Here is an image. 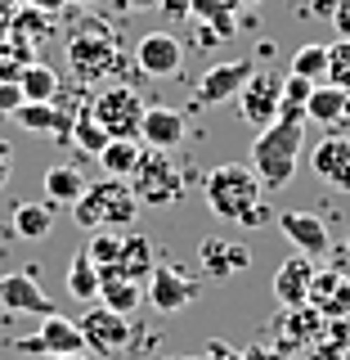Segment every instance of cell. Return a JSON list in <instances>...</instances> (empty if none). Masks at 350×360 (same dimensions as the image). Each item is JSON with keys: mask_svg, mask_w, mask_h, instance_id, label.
<instances>
[{"mask_svg": "<svg viewBox=\"0 0 350 360\" xmlns=\"http://www.w3.org/2000/svg\"><path fill=\"white\" fill-rule=\"evenodd\" d=\"M9 176H14V144L0 135V189L9 185Z\"/></svg>", "mask_w": 350, "mask_h": 360, "instance_id": "obj_38", "label": "cell"}, {"mask_svg": "<svg viewBox=\"0 0 350 360\" xmlns=\"http://www.w3.org/2000/svg\"><path fill=\"white\" fill-rule=\"evenodd\" d=\"M306 307H314L323 320H346V315H350V279L337 275V270H314Z\"/></svg>", "mask_w": 350, "mask_h": 360, "instance_id": "obj_17", "label": "cell"}, {"mask_svg": "<svg viewBox=\"0 0 350 360\" xmlns=\"http://www.w3.org/2000/svg\"><path fill=\"white\" fill-rule=\"evenodd\" d=\"M346 95L350 90L319 82L310 90V104H306V122H319V127H342V112H346Z\"/></svg>", "mask_w": 350, "mask_h": 360, "instance_id": "obj_24", "label": "cell"}, {"mask_svg": "<svg viewBox=\"0 0 350 360\" xmlns=\"http://www.w3.org/2000/svg\"><path fill=\"white\" fill-rule=\"evenodd\" d=\"M90 117L95 127L108 135V140H140V127H144V99L135 86H108L90 99Z\"/></svg>", "mask_w": 350, "mask_h": 360, "instance_id": "obj_6", "label": "cell"}, {"mask_svg": "<svg viewBox=\"0 0 350 360\" xmlns=\"http://www.w3.org/2000/svg\"><path fill=\"white\" fill-rule=\"evenodd\" d=\"M140 297H144V284L126 279L121 270H99V302H104L108 311L130 315L135 307H140Z\"/></svg>", "mask_w": 350, "mask_h": 360, "instance_id": "obj_22", "label": "cell"}, {"mask_svg": "<svg viewBox=\"0 0 350 360\" xmlns=\"http://www.w3.org/2000/svg\"><path fill=\"white\" fill-rule=\"evenodd\" d=\"M67 63H72L76 82L95 86V82H104L108 72H117V68L126 63V50H121L117 32H112L108 22L90 18L86 27H76L72 41H67Z\"/></svg>", "mask_w": 350, "mask_h": 360, "instance_id": "obj_4", "label": "cell"}, {"mask_svg": "<svg viewBox=\"0 0 350 360\" xmlns=\"http://www.w3.org/2000/svg\"><path fill=\"white\" fill-rule=\"evenodd\" d=\"M184 117H180L175 108L166 104H153L144 108V127H140V140L149 144V149H175V144H184Z\"/></svg>", "mask_w": 350, "mask_h": 360, "instance_id": "obj_20", "label": "cell"}, {"mask_svg": "<svg viewBox=\"0 0 350 360\" xmlns=\"http://www.w3.org/2000/svg\"><path fill=\"white\" fill-rule=\"evenodd\" d=\"M310 167H314V176H319L328 189H337V194H350V140H342V135H328L323 144H314Z\"/></svg>", "mask_w": 350, "mask_h": 360, "instance_id": "obj_15", "label": "cell"}, {"mask_svg": "<svg viewBox=\"0 0 350 360\" xmlns=\"http://www.w3.org/2000/svg\"><path fill=\"white\" fill-rule=\"evenodd\" d=\"M166 360H180V356H166Z\"/></svg>", "mask_w": 350, "mask_h": 360, "instance_id": "obj_51", "label": "cell"}, {"mask_svg": "<svg viewBox=\"0 0 350 360\" xmlns=\"http://www.w3.org/2000/svg\"><path fill=\"white\" fill-rule=\"evenodd\" d=\"M288 72L292 77H306V82H328V45H323V41L301 45V50L292 54Z\"/></svg>", "mask_w": 350, "mask_h": 360, "instance_id": "obj_32", "label": "cell"}, {"mask_svg": "<svg viewBox=\"0 0 350 360\" xmlns=\"http://www.w3.org/2000/svg\"><path fill=\"white\" fill-rule=\"evenodd\" d=\"M332 27H337V37H346V41H350V0H337V9H332Z\"/></svg>", "mask_w": 350, "mask_h": 360, "instance_id": "obj_39", "label": "cell"}, {"mask_svg": "<svg viewBox=\"0 0 350 360\" xmlns=\"http://www.w3.org/2000/svg\"><path fill=\"white\" fill-rule=\"evenodd\" d=\"M283 82L288 72H274V68H256L252 77L243 82L238 90V117L247 127H269V122H278V104H283Z\"/></svg>", "mask_w": 350, "mask_h": 360, "instance_id": "obj_7", "label": "cell"}, {"mask_svg": "<svg viewBox=\"0 0 350 360\" xmlns=\"http://www.w3.org/2000/svg\"><path fill=\"white\" fill-rule=\"evenodd\" d=\"M45 360H86V352H76V356H45Z\"/></svg>", "mask_w": 350, "mask_h": 360, "instance_id": "obj_46", "label": "cell"}, {"mask_svg": "<svg viewBox=\"0 0 350 360\" xmlns=\"http://www.w3.org/2000/svg\"><path fill=\"white\" fill-rule=\"evenodd\" d=\"M135 68L153 82H166V77H180L184 72V45L180 37H171L166 27L157 32H144L140 45H135Z\"/></svg>", "mask_w": 350, "mask_h": 360, "instance_id": "obj_9", "label": "cell"}, {"mask_svg": "<svg viewBox=\"0 0 350 360\" xmlns=\"http://www.w3.org/2000/svg\"><path fill=\"white\" fill-rule=\"evenodd\" d=\"M278 230L297 243V252L306 257H323L328 252V225L314 212H278Z\"/></svg>", "mask_w": 350, "mask_h": 360, "instance_id": "obj_19", "label": "cell"}, {"mask_svg": "<svg viewBox=\"0 0 350 360\" xmlns=\"http://www.w3.org/2000/svg\"><path fill=\"white\" fill-rule=\"evenodd\" d=\"M45 202H54V207H72L76 198H81V189H86V176L76 172V167H67V162H54L50 172H45Z\"/></svg>", "mask_w": 350, "mask_h": 360, "instance_id": "obj_25", "label": "cell"}, {"mask_svg": "<svg viewBox=\"0 0 350 360\" xmlns=\"http://www.w3.org/2000/svg\"><path fill=\"white\" fill-rule=\"evenodd\" d=\"M243 360H292V356H283V352H278V347L261 342V347H247V352H243Z\"/></svg>", "mask_w": 350, "mask_h": 360, "instance_id": "obj_41", "label": "cell"}, {"mask_svg": "<svg viewBox=\"0 0 350 360\" xmlns=\"http://www.w3.org/2000/svg\"><path fill=\"white\" fill-rule=\"evenodd\" d=\"M252 72H256L252 59H229V63H216L211 72H202V82H198V90H194V108H207V104H220V99H234Z\"/></svg>", "mask_w": 350, "mask_h": 360, "instance_id": "obj_14", "label": "cell"}, {"mask_svg": "<svg viewBox=\"0 0 350 360\" xmlns=\"http://www.w3.org/2000/svg\"><path fill=\"white\" fill-rule=\"evenodd\" d=\"M202 360H243L238 347H229V342H211L207 352H202Z\"/></svg>", "mask_w": 350, "mask_h": 360, "instance_id": "obj_40", "label": "cell"}, {"mask_svg": "<svg viewBox=\"0 0 350 360\" xmlns=\"http://www.w3.org/2000/svg\"><path fill=\"white\" fill-rule=\"evenodd\" d=\"M301 144H306V122H269L261 127L252 144V172L261 176L265 189H288L297 180V162H301Z\"/></svg>", "mask_w": 350, "mask_h": 360, "instance_id": "obj_2", "label": "cell"}, {"mask_svg": "<svg viewBox=\"0 0 350 360\" xmlns=\"http://www.w3.org/2000/svg\"><path fill=\"white\" fill-rule=\"evenodd\" d=\"M140 158H144V140H108L104 153H99V162H104V176L130 180L135 167H140Z\"/></svg>", "mask_w": 350, "mask_h": 360, "instance_id": "obj_27", "label": "cell"}, {"mask_svg": "<svg viewBox=\"0 0 350 360\" xmlns=\"http://www.w3.org/2000/svg\"><path fill=\"white\" fill-rule=\"evenodd\" d=\"M50 27H54V14H41V9H32V5H18L14 18H9V41H18V45L45 41Z\"/></svg>", "mask_w": 350, "mask_h": 360, "instance_id": "obj_30", "label": "cell"}, {"mask_svg": "<svg viewBox=\"0 0 350 360\" xmlns=\"http://www.w3.org/2000/svg\"><path fill=\"white\" fill-rule=\"evenodd\" d=\"M189 18H202L216 32V41H229L234 32H238V22H234V0H194V5H189Z\"/></svg>", "mask_w": 350, "mask_h": 360, "instance_id": "obj_31", "label": "cell"}, {"mask_svg": "<svg viewBox=\"0 0 350 360\" xmlns=\"http://www.w3.org/2000/svg\"><path fill=\"white\" fill-rule=\"evenodd\" d=\"M153 266H157L153 239H149V234H126V239H121V275L135 279V284H149Z\"/></svg>", "mask_w": 350, "mask_h": 360, "instance_id": "obj_23", "label": "cell"}, {"mask_svg": "<svg viewBox=\"0 0 350 360\" xmlns=\"http://www.w3.org/2000/svg\"><path fill=\"white\" fill-rule=\"evenodd\" d=\"M86 252H90V262H95L99 270H121V239H117V234L95 230L90 243H86Z\"/></svg>", "mask_w": 350, "mask_h": 360, "instance_id": "obj_33", "label": "cell"}, {"mask_svg": "<svg viewBox=\"0 0 350 360\" xmlns=\"http://www.w3.org/2000/svg\"><path fill=\"white\" fill-rule=\"evenodd\" d=\"M14 122L22 131H45V135H59V140H67L72 127H76V117L67 108H54V99H50V104H27V99H22V108L14 112Z\"/></svg>", "mask_w": 350, "mask_h": 360, "instance_id": "obj_21", "label": "cell"}, {"mask_svg": "<svg viewBox=\"0 0 350 360\" xmlns=\"http://www.w3.org/2000/svg\"><path fill=\"white\" fill-rule=\"evenodd\" d=\"M189 5H194V0H162L157 9H162L166 18H180V14H189Z\"/></svg>", "mask_w": 350, "mask_h": 360, "instance_id": "obj_42", "label": "cell"}, {"mask_svg": "<svg viewBox=\"0 0 350 360\" xmlns=\"http://www.w3.org/2000/svg\"><path fill=\"white\" fill-rule=\"evenodd\" d=\"M22 108V86L18 82H0V117H14Z\"/></svg>", "mask_w": 350, "mask_h": 360, "instance_id": "obj_37", "label": "cell"}, {"mask_svg": "<svg viewBox=\"0 0 350 360\" xmlns=\"http://www.w3.org/2000/svg\"><path fill=\"white\" fill-rule=\"evenodd\" d=\"M18 86H22V99H27V104H50V99L59 95V72H54L50 63H36V59H32L18 72Z\"/></svg>", "mask_w": 350, "mask_h": 360, "instance_id": "obj_28", "label": "cell"}, {"mask_svg": "<svg viewBox=\"0 0 350 360\" xmlns=\"http://www.w3.org/2000/svg\"><path fill=\"white\" fill-rule=\"evenodd\" d=\"M121 5H126V9H157L162 0H121Z\"/></svg>", "mask_w": 350, "mask_h": 360, "instance_id": "obj_44", "label": "cell"}, {"mask_svg": "<svg viewBox=\"0 0 350 360\" xmlns=\"http://www.w3.org/2000/svg\"><path fill=\"white\" fill-rule=\"evenodd\" d=\"M202 198L216 217L234 221V225H265L269 207H265V185L252 172V162H220L216 172H207L202 180Z\"/></svg>", "mask_w": 350, "mask_h": 360, "instance_id": "obj_1", "label": "cell"}, {"mask_svg": "<svg viewBox=\"0 0 350 360\" xmlns=\"http://www.w3.org/2000/svg\"><path fill=\"white\" fill-rule=\"evenodd\" d=\"M328 82L342 86V90H350V41L346 37H337L328 45Z\"/></svg>", "mask_w": 350, "mask_h": 360, "instance_id": "obj_35", "label": "cell"}, {"mask_svg": "<svg viewBox=\"0 0 350 360\" xmlns=\"http://www.w3.org/2000/svg\"><path fill=\"white\" fill-rule=\"evenodd\" d=\"M14 352H27V356H76L86 352V338H81V324L67 320V315H45V324L32 338H14Z\"/></svg>", "mask_w": 350, "mask_h": 360, "instance_id": "obj_8", "label": "cell"}, {"mask_svg": "<svg viewBox=\"0 0 350 360\" xmlns=\"http://www.w3.org/2000/svg\"><path fill=\"white\" fill-rule=\"evenodd\" d=\"M234 5H261V0H234Z\"/></svg>", "mask_w": 350, "mask_h": 360, "instance_id": "obj_49", "label": "cell"}, {"mask_svg": "<svg viewBox=\"0 0 350 360\" xmlns=\"http://www.w3.org/2000/svg\"><path fill=\"white\" fill-rule=\"evenodd\" d=\"M346 122H350V95H346V112H342V127H346Z\"/></svg>", "mask_w": 350, "mask_h": 360, "instance_id": "obj_47", "label": "cell"}, {"mask_svg": "<svg viewBox=\"0 0 350 360\" xmlns=\"http://www.w3.org/2000/svg\"><path fill=\"white\" fill-rule=\"evenodd\" d=\"M135 217H140V198H135L130 180H95V185L81 189V198L72 202V221L81 225L86 234L95 230H126V225H135Z\"/></svg>", "mask_w": 350, "mask_h": 360, "instance_id": "obj_3", "label": "cell"}, {"mask_svg": "<svg viewBox=\"0 0 350 360\" xmlns=\"http://www.w3.org/2000/svg\"><path fill=\"white\" fill-rule=\"evenodd\" d=\"M319 333H323V315L314 307H283V315L274 320V342L269 347H278L283 356H297L319 342Z\"/></svg>", "mask_w": 350, "mask_h": 360, "instance_id": "obj_12", "label": "cell"}, {"mask_svg": "<svg viewBox=\"0 0 350 360\" xmlns=\"http://www.w3.org/2000/svg\"><path fill=\"white\" fill-rule=\"evenodd\" d=\"M310 360H323V356H319V352H314V356H310Z\"/></svg>", "mask_w": 350, "mask_h": 360, "instance_id": "obj_50", "label": "cell"}, {"mask_svg": "<svg viewBox=\"0 0 350 360\" xmlns=\"http://www.w3.org/2000/svg\"><path fill=\"white\" fill-rule=\"evenodd\" d=\"M72 135H76V140H81V149H86V153H95V158L104 153V144H108V135L95 127V117H90V112H81V117H76Z\"/></svg>", "mask_w": 350, "mask_h": 360, "instance_id": "obj_36", "label": "cell"}, {"mask_svg": "<svg viewBox=\"0 0 350 360\" xmlns=\"http://www.w3.org/2000/svg\"><path fill=\"white\" fill-rule=\"evenodd\" d=\"M149 302H153V311H162V315H175V311H184V307H194L198 302V279H189L180 266H166V262H157L153 266V275H149Z\"/></svg>", "mask_w": 350, "mask_h": 360, "instance_id": "obj_11", "label": "cell"}, {"mask_svg": "<svg viewBox=\"0 0 350 360\" xmlns=\"http://www.w3.org/2000/svg\"><path fill=\"white\" fill-rule=\"evenodd\" d=\"M130 189L149 207H171V202L184 198V176H180V162L171 158V149H149L144 144V158L130 176Z\"/></svg>", "mask_w": 350, "mask_h": 360, "instance_id": "obj_5", "label": "cell"}, {"mask_svg": "<svg viewBox=\"0 0 350 360\" xmlns=\"http://www.w3.org/2000/svg\"><path fill=\"white\" fill-rule=\"evenodd\" d=\"M346 252H350V248H346Z\"/></svg>", "mask_w": 350, "mask_h": 360, "instance_id": "obj_52", "label": "cell"}, {"mask_svg": "<svg viewBox=\"0 0 350 360\" xmlns=\"http://www.w3.org/2000/svg\"><path fill=\"white\" fill-rule=\"evenodd\" d=\"M0 307L14 315H54V302L45 297L41 279L27 275V270H14V275H0Z\"/></svg>", "mask_w": 350, "mask_h": 360, "instance_id": "obj_13", "label": "cell"}, {"mask_svg": "<svg viewBox=\"0 0 350 360\" xmlns=\"http://www.w3.org/2000/svg\"><path fill=\"white\" fill-rule=\"evenodd\" d=\"M310 284H314V257L297 252L274 270V297L278 307H306L310 302Z\"/></svg>", "mask_w": 350, "mask_h": 360, "instance_id": "obj_16", "label": "cell"}, {"mask_svg": "<svg viewBox=\"0 0 350 360\" xmlns=\"http://www.w3.org/2000/svg\"><path fill=\"white\" fill-rule=\"evenodd\" d=\"M67 5H81V9H90V5H95V0H67Z\"/></svg>", "mask_w": 350, "mask_h": 360, "instance_id": "obj_48", "label": "cell"}, {"mask_svg": "<svg viewBox=\"0 0 350 360\" xmlns=\"http://www.w3.org/2000/svg\"><path fill=\"white\" fill-rule=\"evenodd\" d=\"M9 225H14L18 239H32V243H36V239H45V234L54 230V202H32V198L18 202Z\"/></svg>", "mask_w": 350, "mask_h": 360, "instance_id": "obj_26", "label": "cell"}, {"mask_svg": "<svg viewBox=\"0 0 350 360\" xmlns=\"http://www.w3.org/2000/svg\"><path fill=\"white\" fill-rule=\"evenodd\" d=\"M346 347H350V324H346V320H323L319 356H323V360H346Z\"/></svg>", "mask_w": 350, "mask_h": 360, "instance_id": "obj_34", "label": "cell"}, {"mask_svg": "<svg viewBox=\"0 0 350 360\" xmlns=\"http://www.w3.org/2000/svg\"><path fill=\"white\" fill-rule=\"evenodd\" d=\"M81 338H86V347L90 352H99V356H117L121 347L130 342V315H117V311H108L104 302H90L81 320Z\"/></svg>", "mask_w": 350, "mask_h": 360, "instance_id": "obj_10", "label": "cell"}, {"mask_svg": "<svg viewBox=\"0 0 350 360\" xmlns=\"http://www.w3.org/2000/svg\"><path fill=\"white\" fill-rule=\"evenodd\" d=\"M32 9H41V14H63L67 9V0H27Z\"/></svg>", "mask_w": 350, "mask_h": 360, "instance_id": "obj_43", "label": "cell"}, {"mask_svg": "<svg viewBox=\"0 0 350 360\" xmlns=\"http://www.w3.org/2000/svg\"><path fill=\"white\" fill-rule=\"evenodd\" d=\"M198 262H202L207 275L234 279V275H243V270L252 266V252H247L243 243H234V239H202L198 243Z\"/></svg>", "mask_w": 350, "mask_h": 360, "instance_id": "obj_18", "label": "cell"}, {"mask_svg": "<svg viewBox=\"0 0 350 360\" xmlns=\"http://www.w3.org/2000/svg\"><path fill=\"white\" fill-rule=\"evenodd\" d=\"M18 5H27V0H0V9H9V14H14Z\"/></svg>", "mask_w": 350, "mask_h": 360, "instance_id": "obj_45", "label": "cell"}, {"mask_svg": "<svg viewBox=\"0 0 350 360\" xmlns=\"http://www.w3.org/2000/svg\"><path fill=\"white\" fill-rule=\"evenodd\" d=\"M67 292H72L76 302H99V266L90 262V252L81 248V252L72 257V266H67Z\"/></svg>", "mask_w": 350, "mask_h": 360, "instance_id": "obj_29", "label": "cell"}]
</instances>
